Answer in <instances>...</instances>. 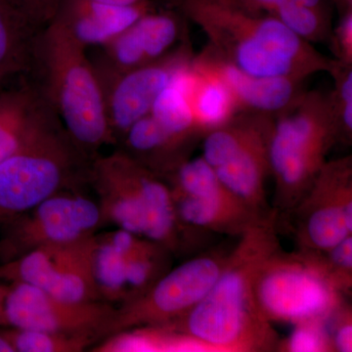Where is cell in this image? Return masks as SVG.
I'll return each mask as SVG.
<instances>
[{
  "label": "cell",
  "mask_w": 352,
  "mask_h": 352,
  "mask_svg": "<svg viewBox=\"0 0 352 352\" xmlns=\"http://www.w3.org/2000/svg\"><path fill=\"white\" fill-rule=\"evenodd\" d=\"M197 142L198 139L171 133L148 115L129 129L120 149L166 182L190 159Z\"/></svg>",
  "instance_id": "18"
},
{
  "label": "cell",
  "mask_w": 352,
  "mask_h": 352,
  "mask_svg": "<svg viewBox=\"0 0 352 352\" xmlns=\"http://www.w3.org/2000/svg\"><path fill=\"white\" fill-rule=\"evenodd\" d=\"M41 27L17 0H0V83L32 69Z\"/></svg>",
  "instance_id": "21"
},
{
  "label": "cell",
  "mask_w": 352,
  "mask_h": 352,
  "mask_svg": "<svg viewBox=\"0 0 352 352\" xmlns=\"http://www.w3.org/2000/svg\"><path fill=\"white\" fill-rule=\"evenodd\" d=\"M96 1L113 4V6H129L144 3V2L150 1V0H96Z\"/></svg>",
  "instance_id": "33"
},
{
  "label": "cell",
  "mask_w": 352,
  "mask_h": 352,
  "mask_svg": "<svg viewBox=\"0 0 352 352\" xmlns=\"http://www.w3.org/2000/svg\"><path fill=\"white\" fill-rule=\"evenodd\" d=\"M89 183L104 226L151 240L173 254L193 249L200 239L178 219L168 183L122 150L94 157Z\"/></svg>",
  "instance_id": "3"
},
{
  "label": "cell",
  "mask_w": 352,
  "mask_h": 352,
  "mask_svg": "<svg viewBox=\"0 0 352 352\" xmlns=\"http://www.w3.org/2000/svg\"><path fill=\"white\" fill-rule=\"evenodd\" d=\"M92 160L69 138L59 118L41 126L0 164V224L89 183Z\"/></svg>",
  "instance_id": "6"
},
{
  "label": "cell",
  "mask_w": 352,
  "mask_h": 352,
  "mask_svg": "<svg viewBox=\"0 0 352 352\" xmlns=\"http://www.w3.org/2000/svg\"><path fill=\"white\" fill-rule=\"evenodd\" d=\"M7 291V283L0 282V326H4L3 307Z\"/></svg>",
  "instance_id": "35"
},
{
  "label": "cell",
  "mask_w": 352,
  "mask_h": 352,
  "mask_svg": "<svg viewBox=\"0 0 352 352\" xmlns=\"http://www.w3.org/2000/svg\"><path fill=\"white\" fill-rule=\"evenodd\" d=\"M0 226V263H6L44 245L94 236L104 222L96 201L69 190Z\"/></svg>",
  "instance_id": "10"
},
{
  "label": "cell",
  "mask_w": 352,
  "mask_h": 352,
  "mask_svg": "<svg viewBox=\"0 0 352 352\" xmlns=\"http://www.w3.org/2000/svg\"><path fill=\"white\" fill-rule=\"evenodd\" d=\"M333 288L342 296L352 289V235L339 244L323 251L302 252Z\"/></svg>",
  "instance_id": "26"
},
{
  "label": "cell",
  "mask_w": 352,
  "mask_h": 352,
  "mask_svg": "<svg viewBox=\"0 0 352 352\" xmlns=\"http://www.w3.org/2000/svg\"><path fill=\"white\" fill-rule=\"evenodd\" d=\"M259 312L270 323L328 322L344 298L302 252L279 250L259 271L254 288Z\"/></svg>",
  "instance_id": "8"
},
{
  "label": "cell",
  "mask_w": 352,
  "mask_h": 352,
  "mask_svg": "<svg viewBox=\"0 0 352 352\" xmlns=\"http://www.w3.org/2000/svg\"><path fill=\"white\" fill-rule=\"evenodd\" d=\"M153 9L151 0L129 6L96 0H60L52 19L87 50L90 46L106 45Z\"/></svg>",
  "instance_id": "17"
},
{
  "label": "cell",
  "mask_w": 352,
  "mask_h": 352,
  "mask_svg": "<svg viewBox=\"0 0 352 352\" xmlns=\"http://www.w3.org/2000/svg\"><path fill=\"white\" fill-rule=\"evenodd\" d=\"M193 58L186 38L170 54L140 68L110 73L94 67L103 90L106 116L115 144L120 142L136 122L150 115L159 95Z\"/></svg>",
  "instance_id": "14"
},
{
  "label": "cell",
  "mask_w": 352,
  "mask_h": 352,
  "mask_svg": "<svg viewBox=\"0 0 352 352\" xmlns=\"http://www.w3.org/2000/svg\"><path fill=\"white\" fill-rule=\"evenodd\" d=\"M85 50L52 19L39 32L32 69H38V87L69 138L94 159L102 146L115 142L100 80Z\"/></svg>",
  "instance_id": "4"
},
{
  "label": "cell",
  "mask_w": 352,
  "mask_h": 352,
  "mask_svg": "<svg viewBox=\"0 0 352 352\" xmlns=\"http://www.w3.org/2000/svg\"><path fill=\"white\" fill-rule=\"evenodd\" d=\"M180 10L207 36L208 52L243 73L307 80L335 66L333 58L271 16L248 13L223 0H180Z\"/></svg>",
  "instance_id": "2"
},
{
  "label": "cell",
  "mask_w": 352,
  "mask_h": 352,
  "mask_svg": "<svg viewBox=\"0 0 352 352\" xmlns=\"http://www.w3.org/2000/svg\"><path fill=\"white\" fill-rule=\"evenodd\" d=\"M335 327L331 335L333 351H352V314L351 307L346 303L333 315Z\"/></svg>",
  "instance_id": "30"
},
{
  "label": "cell",
  "mask_w": 352,
  "mask_h": 352,
  "mask_svg": "<svg viewBox=\"0 0 352 352\" xmlns=\"http://www.w3.org/2000/svg\"><path fill=\"white\" fill-rule=\"evenodd\" d=\"M228 256L208 252L166 271L144 293L116 307L107 337L140 326L164 325L186 314L214 286Z\"/></svg>",
  "instance_id": "9"
},
{
  "label": "cell",
  "mask_w": 352,
  "mask_h": 352,
  "mask_svg": "<svg viewBox=\"0 0 352 352\" xmlns=\"http://www.w3.org/2000/svg\"><path fill=\"white\" fill-rule=\"evenodd\" d=\"M117 307L105 300L69 302L32 285L7 283L4 327L107 337Z\"/></svg>",
  "instance_id": "13"
},
{
  "label": "cell",
  "mask_w": 352,
  "mask_h": 352,
  "mask_svg": "<svg viewBox=\"0 0 352 352\" xmlns=\"http://www.w3.org/2000/svg\"><path fill=\"white\" fill-rule=\"evenodd\" d=\"M56 118L38 85L0 92V164L34 132Z\"/></svg>",
  "instance_id": "20"
},
{
  "label": "cell",
  "mask_w": 352,
  "mask_h": 352,
  "mask_svg": "<svg viewBox=\"0 0 352 352\" xmlns=\"http://www.w3.org/2000/svg\"><path fill=\"white\" fill-rule=\"evenodd\" d=\"M332 2L340 15L352 10V0H332Z\"/></svg>",
  "instance_id": "34"
},
{
  "label": "cell",
  "mask_w": 352,
  "mask_h": 352,
  "mask_svg": "<svg viewBox=\"0 0 352 352\" xmlns=\"http://www.w3.org/2000/svg\"><path fill=\"white\" fill-rule=\"evenodd\" d=\"M307 43H329L333 31L332 10L312 8L288 1L270 14Z\"/></svg>",
  "instance_id": "24"
},
{
  "label": "cell",
  "mask_w": 352,
  "mask_h": 352,
  "mask_svg": "<svg viewBox=\"0 0 352 352\" xmlns=\"http://www.w3.org/2000/svg\"><path fill=\"white\" fill-rule=\"evenodd\" d=\"M97 247V234L44 245L19 258L0 263V281L32 285L69 302L103 300L95 278Z\"/></svg>",
  "instance_id": "12"
},
{
  "label": "cell",
  "mask_w": 352,
  "mask_h": 352,
  "mask_svg": "<svg viewBox=\"0 0 352 352\" xmlns=\"http://www.w3.org/2000/svg\"><path fill=\"white\" fill-rule=\"evenodd\" d=\"M150 115L166 131L182 138H203L184 92L171 80L157 97Z\"/></svg>",
  "instance_id": "25"
},
{
  "label": "cell",
  "mask_w": 352,
  "mask_h": 352,
  "mask_svg": "<svg viewBox=\"0 0 352 352\" xmlns=\"http://www.w3.org/2000/svg\"><path fill=\"white\" fill-rule=\"evenodd\" d=\"M278 234L276 214L250 227L203 300L164 325L196 338L212 352L277 351L279 337L259 312L254 288L263 264L281 249Z\"/></svg>",
  "instance_id": "1"
},
{
  "label": "cell",
  "mask_w": 352,
  "mask_h": 352,
  "mask_svg": "<svg viewBox=\"0 0 352 352\" xmlns=\"http://www.w3.org/2000/svg\"><path fill=\"white\" fill-rule=\"evenodd\" d=\"M171 195L178 219L197 233L201 231L240 237L250 227L268 217L254 212L233 193L194 197L171 191Z\"/></svg>",
  "instance_id": "19"
},
{
  "label": "cell",
  "mask_w": 352,
  "mask_h": 352,
  "mask_svg": "<svg viewBox=\"0 0 352 352\" xmlns=\"http://www.w3.org/2000/svg\"><path fill=\"white\" fill-rule=\"evenodd\" d=\"M0 352H15L10 340L7 339L2 329L0 330Z\"/></svg>",
  "instance_id": "36"
},
{
  "label": "cell",
  "mask_w": 352,
  "mask_h": 352,
  "mask_svg": "<svg viewBox=\"0 0 352 352\" xmlns=\"http://www.w3.org/2000/svg\"><path fill=\"white\" fill-rule=\"evenodd\" d=\"M329 44L336 61L352 65V10L340 15L339 24L333 28Z\"/></svg>",
  "instance_id": "29"
},
{
  "label": "cell",
  "mask_w": 352,
  "mask_h": 352,
  "mask_svg": "<svg viewBox=\"0 0 352 352\" xmlns=\"http://www.w3.org/2000/svg\"><path fill=\"white\" fill-rule=\"evenodd\" d=\"M15 352H80L99 342L83 333H64L7 327L2 329Z\"/></svg>",
  "instance_id": "23"
},
{
  "label": "cell",
  "mask_w": 352,
  "mask_h": 352,
  "mask_svg": "<svg viewBox=\"0 0 352 352\" xmlns=\"http://www.w3.org/2000/svg\"><path fill=\"white\" fill-rule=\"evenodd\" d=\"M23 9L41 27L47 25L56 12L60 0H17Z\"/></svg>",
  "instance_id": "31"
},
{
  "label": "cell",
  "mask_w": 352,
  "mask_h": 352,
  "mask_svg": "<svg viewBox=\"0 0 352 352\" xmlns=\"http://www.w3.org/2000/svg\"><path fill=\"white\" fill-rule=\"evenodd\" d=\"M183 15L173 11H149L117 38L102 46L95 68L120 73L159 61L187 38Z\"/></svg>",
  "instance_id": "15"
},
{
  "label": "cell",
  "mask_w": 352,
  "mask_h": 352,
  "mask_svg": "<svg viewBox=\"0 0 352 352\" xmlns=\"http://www.w3.org/2000/svg\"><path fill=\"white\" fill-rule=\"evenodd\" d=\"M329 75L333 88L328 94L329 105L335 124L337 143L351 145L352 142V65L336 61Z\"/></svg>",
  "instance_id": "27"
},
{
  "label": "cell",
  "mask_w": 352,
  "mask_h": 352,
  "mask_svg": "<svg viewBox=\"0 0 352 352\" xmlns=\"http://www.w3.org/2000/svg\"><path fill=\"white\" fill-rule=\"evenodd\" d=\"M337 143L328 95L305 90L274 118L270 138L274 210L281 221L307 194Z\"/></svg>",
  "instance_id": "5"
},
{
  "label": "cell",
  "mask_w": 352,
  "mask_h": 352,
  "mask_svg": "<svg viewBox=\"0 0 352 352\" xmlns=\"http://www.w3.org/2000/svg\"><path fill=\"white\" fill-rule=\"evenodd\" d=\"M289 224L298 251L330 249L352 235V157L326 161L300 203L278 224Z\"/></svg>",
  "instance_id": "11"
},
{
  "label": "cell",
  "mask_w": 352,
  "mask_h": 352,
  "mask_svg": "<svg viewBox=\"0 0 352 352\" xmlns=\"http://www.w3.org/2000/svg\"><path fill=\"white\" fill-rule=\"evenodd\" d=\"M94 352H212L203 342L166 325L140 326L104 338Z\"/></svg>",
  "instance_id": "22"
},
{
  "label": "cell",
  "mask_w": 352,
  "mask_h": 352,
  "mask_svg": "<svg viewBox=\"0 0 352 352\" xmlns=\"http://www.w3.org/2000/svg\"><path fill=\"white\" fill-rule=\"evenodd\" d=\"M220 76L230 89L238 112L276 117L305 91L307 80L294 76H258L243 73L220 61L207 50L197 56Z\"/></svg>",
  "instance_id": "16"
},
{
  "label": "cell",
  "mask_w": 352,
  "mask_h": 352,
  "mask_svg": "<svg viewBox=\"0 0 352 352\" xmlns=\"http://www.w3.org/2000/svg\"><path fill=\"white\" fill-rule=\"evenodd\" d=\"M223 1L248 13L270 16L278 7L291 0H223Z\"/></svg>",
  "instance_id": "32"
},
{
  "label": "cell",
  "mask_w": 352,
  "mask_h": 352,
  "mask_svg": "<svg viewBox=\"0 0 352 352\" xmlns=\"http://www.w3.org/2000/svg\"><path fill=\"white\" fill-rule=\"evenodd\" d=\"M274 117L239 112L203 136V159L222 183L261 217L274 214L266 198Z\"/></svg>",
  "instance_id": "7"
},
{
  "label": "cell",
  "mask_w": 352,
  "mask_h": 352,
  "mask_svg": "<svg viewBox=\"0 0 352 352\" xmlns=\"http://www.w3.org/2000/svg\"><path fill=\"white\" fill-rule=\"evenodd\" d=\"M327 322L305 321L296 324L293 332L286 340H279L277 351L284 352H332Z\"/></svg>",
  "instance_id": "28"
}]
</instances>
